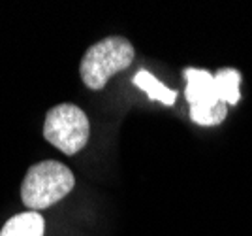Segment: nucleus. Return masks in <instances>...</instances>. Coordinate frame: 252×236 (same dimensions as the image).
<instances>
[{
	"mask_svg": "<svg viewBox=\"0 0 252 236\" xmlns=\"http://www.w3.org/2000/svg\"><path fill=\"white\" fill-rule=\"evenodd\" d=\"M72 170L59 161H42L32 164L21 185V200L31 212L45 210L61 202L74 189Z\"/></svg>",
	"mask_w": 252,
	"mask_h": 236,
	"instance_id": "f257e3e1",
	"label": "nucleus"
},
{
	"mask_svg": "<svg viewBox=\"0 0 252 236\" xmlns=\"http://www.w3.org/2000/svg\"><path fill=\"white\" fill-rule=\"evenodd\" d=\"M215 83H217V91L219 97L226 106H235L241 98V74L235 68H222L215 76Z\"/></svg>",
	"mask_w": 252,
	"mask_h": 236,
	"instance_id": "0eeeda50",
	"label": "nucleus"
},
{
	"mask_svg": "<svg viewBox=\"0 0 252 236\" xmlns=\"http://www.w3.org/2000/svg\"><path fill=\"white\" fill-rule=\"evenodd\" d=\"M134 85L139 87L141 91H145L151 100H158V102H162L166 106H173L175 100H177V91L168 89L162 81H158L157 78L151 72H147V70H139L134 76Z\"/></svg>",
	"mask_w": 252,
	"mask_h": 236,
	"instance_id": "423d86ee",
	"label": "nucleus"
},
{
	"mask_svg": "<svg viewBox=\"0 0 252 236\" xmlns=\"http://www.w3.org/2000/svg\"><path fill=\"white\" fill-rule=\"evenodd\" d=\"M134 55V45L123 36H107L96 42L87 49L79 65L83 83L93 91L104 89L113 76L132 65Z\"/></svg>",
	"mask_w": 252,
	"mask_h": 236,
	"instance_id": "f03ea898",
	"label": "nucleus"
},
{
	"mask_svg": "<svg viewBox=\"0 0 252 236\" xmlns=\"http://www.w3.org/2000/svg\"><path fill=\"white\" fill-rule=\"evenodd\" d=\"M187 102L190 106V119L201 127L220 125L228 116V106L219 97L215 76L200 68H187Z\"/></svg>",
	"mask_w": 252,
	"mask_h": 236,
	"instance_id": "20e7f679",
	"label": "nucleus"
},
{
	"mask_svg": "<svg viewBox=\"0 0 252 236\" xmlns=\"http://www.w3.org/2000/svg\"><path fill=\"white\" fill-rule=\"evenodd\" d=\"M45 221L38 212H25L13 215L2 227L0 236H43Z\"/></svg>",
	"mask_w": 252,
	"mask_h": 236,
	"instance_id": "39448f33",
	"label": "nucleus"
},
{
	"mask_svg": "<svg viewBox=\"0 0 252 236\" xmlns=\"http://www.w3.org/2000/svg\"><path fill=\"white\" fill-rule=\"evenodd\" d=\"M91 136V123L81 108L75 104H59L51 108L43 123V138L66 155L83 150Z\"/></svg>",
	"mask_w": 252,
	"mask_h": 236,
	"instance_id": "7ed1b4c3",
	"label": "nucleus"
}]
</instances>
